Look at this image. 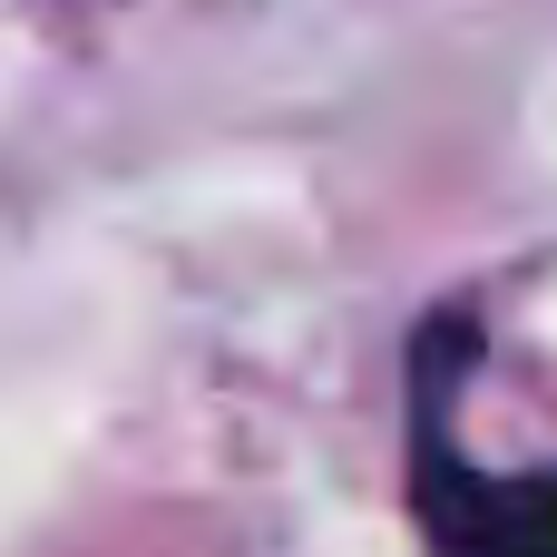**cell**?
I'll use <instances>...</instances> for the list:
<instances>
[{
    "instance_id": "obj_1",
    "label": "cell",
    "mask_w": 557,
    "mask_h": 557,
    "mask_svg": "<svg viewBox=\"0 0 557 557\" xmlns=\"http://www.w3.org/2000/svg\"><path fill=\"white\" fill-rule=\"evenodd\" d=\"M480 362V323L441 313L411 343V509L431 557H557V470H480L460 441V372Z\"/></svg>"
}]
</instances>
